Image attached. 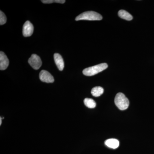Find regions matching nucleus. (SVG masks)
I'll return each mask as SVG.
<instances>
[{"label":"nucleus","mask_w":154,"mask_h":154,"mask_svg":"<svg viewBox=\"0 0 154 154\" xmlns=\"http://www.w3.org/2000/svg\"><path fill=\"white\" fill-rule=\"evenodd\" d=\"M108 65L107 63H102L84 69L83 71V74L88 76L94 75L99 73L100 72L103 71L107 68Z\"/></svg>","instance_id":"f257e3e1"},{"label":"nucleus","mask_w":154,"mask_h":154,"mask_svg":"<svg viewBox=\"0 0 154 154\" xmlns=\"http://www.w3.org/2000/svg\"><path fill=\"white\" fill-rule=\"evenodd\" d=\"M115 105L120 110H125L129 106V102L124 94L119 93L116 94L114 99Z\"/></svg>","instance_id":"f03ea898"},{"label":"nucleus","mask_w":154,"mask_h":154,"mask_svg":"<svg viewBox=\"0 0 154 154\" xmlns=\"http://www.w3.org/2000/svg\"><path fill=\"white\" fill-rule=\"evenodd\" d=\"M102 19V16L100 14L94 11H87L80 14L75 18L76 21L79 20H101Z\"/></svg>","instance_id":"7ed1b4c3"},{"label":"nucleus","mask_w":154,"mask_h":154,"mask_svg":"<svg viewBox=\"0 0 154 154\" xmlns=\"http://www.w3.org/2000/svg\"><path fill=\"white\" fill-rule=\"evenodd\" d=\"M29 64L33 69L37 70L40 68L42 64L41 59L36 54H33L28 60Z\"/></svg>","instance_id":"20e7f679"},{"label":"nucleus","mask_w":154,"mask_h":154,"mask_svg":"<svg viewBox=\"0 0 154 154\" xmlns=\"http://www.w3.org/2000/svg\"><path fill=\"white\" fill-rule=\"evenodd\" d=\"M39 79L42 82L47 83H53L54 79L52 75L46 70H42L39 73Z\"/></svg>","instance_id":"39448f33"},{"label":"nucleus","mask_w":154,"mask_h":154,"mask_svg":"<svg viewBox=\"0 0 154 154\" xmlns=\"http://www.w3.org/2000/svg\"><path fill=\"white\" fill-rule=\"evenodd\" d=\"M33 30H34V28L32 23H30L29 21H26L23 25V30H22L23 36L25 37L31 36L33 34Z\"/></svg>","instance_id":"423d86ee"},{"label":"nucleus","mask_w":154,"mask_h":154,"mask_svg":"<svg viewBox=\"0 0 154 154\" xmlns=\"http://www.w3.org/2000/svg\"><path fill=\"white\" fill-rule=\"evenodd\" d=\"M9 60L7 56L3 52H0V69L1 70H4L8 66Z\"/></svg>","instance_id":"0eeeda50"},{"label":"nucleus","mask_w":154,"mask_h":154,"mask_svg":"<svg viewBox=\"0 0 154 154\" xmlns=\"http://www.w3.org/2000/svg\"><path fill=\"white\" fill-rule=\"evenodd\" d=\"M54 60L56 65L59 70L62 71L64 67V63L63 59L60 54L58 53L54 54Z\"/></svg>","instance_id":"6e6552de"},{"label":"nucleus","mask_w":154,"mask_h":154,"mask_svg":"<svg viewBox=\"0 0 154 154\" xmlns=\"http://www.w3.org/2000/svg\"><path fill=\"white\" fill-rule=\"evenodd\" d=\"M105 144L110 148L116 149L118 147L119 143L117 139L112 138L109 139L105 141Z\"/></svg>","instance_id":"1a4fd4ad"},{"label":"nucleus","mask_w":154,"mask_h":154,"mask_svg":"<svg viewBox=\"0 0 154 154\" xmlns=\"http://www.w3.org/2000/svg\"><path fill=\"white\" fill-rule=\"evenodd\" d=\"M118 15L122 19H125L128 21H131L133 19L131 15L125 10H120L119 11Z\"/></svg>","instance_id":"9d476101"},{"label":"nucleus","mask_w":154,"mask_h":154,"mask_svg":"<svg viewBox=\"0 0 154 154\" xmlns=\"http://www.w3.org/2000/svg\"><path fill=\"white\" fill-rule=\"evenodd\" d=\"M104 93V89L101 87H96L93 88L91 91V94L95 97H99Z\"/></svg>","instance_id":"9b49d317"},{"label":"nucleus","mask_w":154,"mask_h":154,"mask_svg":"<svg viewBox=\"0 0 154 154\" xmlns=\"http://www.w3.org/2000/svg\"><path fill=\"white\" fill-rule=\"evenodd\" d=\"M84 104L88 108H94L96 106V103L93 99L86 98L84 100Z\"/></svg>","instance_id":"f8f14e48"},{"label":"nucleus","mask_w":154,"mask_h":154,"mask_svg":"<svg viewBox=\"0 0 154 154\" xmlns=\"http://www.w3.org/2000/svg\"><path fill=\"white\" fill-rule=\"evenodd\" d=\"M7 22V17L3 12H0V25H2L5 24Z\"/></svg>","instance_id":"ddd939ff"},{"label":"nucleus","mask_w":154,"mask_h":154,"mask_svg":"<svg viewBox=\"0 0 154 154\" xmlns=\"http://www.w3.org/2000/svg\"><path fill=\"white\" fill-rule=\"evenodd\" d=\"M42 3L44 4H51L53 3H60V4H63L66 2V1H63V0H43V1H41Z\"/></svg>","instance_id":"4468645a"},{"label":"nucleus","mask_w":154,"mask_h":154,"mask_svg":"<svg viewBox=\"0 0 154 154\" xmlns=\"http://www.w3.org/2000/svg\"><path fill=\"white\" fill-rule=\"evenodd\" d=\"M2 117H1V118H0V125H2Z\"/></svg>","instance_id":"2eb2a0df"}]
</instances>
